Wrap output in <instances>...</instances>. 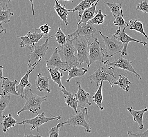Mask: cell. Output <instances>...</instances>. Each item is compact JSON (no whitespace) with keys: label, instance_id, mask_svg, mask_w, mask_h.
I'll use <instances>...</instances> for the list:
<instances>
[{"label":"cell","instance_id":"obj_1","mask_svg":"<svg viewBox=\"0 0 148 137\" xmlns=\"http://www.w3.org/2000/svg\"><path fill=\"white\" fill-rule=\"evenodd\" d=\"M76 51L71 38H67L65 43L58 48L60 57L63 62L69 66V69L73 66L78 67L81 66L76 57Z\"/></svg>","mask_w":148,"mask_h":137},{"label":"cell","instance_id":"obj_10","mask_svg":"<svg viewBox=\"0 0 148 137\" xmlns=\"http://www.w3.org/2000/svg\"><path fill=\"white\" fill-rule=\"evenodd\" d=\"M103 64L105 66H110L112 69L114 70L115 68H121L125 70L128 71L131 73L135 74L136 77H138L140 80L141 79V77L139 74H138L132 65V62L130 60L123 58L122 56L120 57L117 60H114V61H110L109 60H106L104 61Z\"/></svg>","mask_w":148,"mask_h":137},{"label":"cell","instance_id":"obj_44","mask_svg":"<svg viewBox=\"0 0 148 137\" xmlns=\"http://www.w3.org/2000/svg\"><path fill=\"white\" fill-rule=\"evenodd\" d=\"M24 136L25 137H33V136H35V137H42V136H40V135H38V134H36V135H28V134H25L24 135Z\"/></svg>","mask_w":148,"mask_h":137},{"label":"cell","instance_id":"obj_24","mask_svg":"<svg viewBox=\"0 0 148 137\" xmlns=\"http://www.w3.org/2000/svg\"><path fill=\"white\" fill-rule=\"evenodd\" d=\"M88 71L87 68H79L77 66H73L69 70L68 77L66 81L69 82L70 80L73 78L76 77H82L85 75L86 73Z\"/></svg>","mask_w":148,"mask_h":137},{"label":"cell","instance_id":"obj_17","mask_svg":"<svg viewBox=\"0 0 148 137\" xmlns=\"http://www.w3.org/2000/svg\"><path fill=\"white\" fill-rule=\"evenodd\" d=\"M42 60V59H40L36 64H35L34 66L32 67L31 69H29L26 72V74L22 77L20 81V83L18 86H16V90L17 91V93L20 95V97L22 98H24V91L23 90L26 89V87H31V84L29 82V75L31 74L32 72L34 69L35 68L38 64V63Z\"/></svg>","mask_w":148,"mask_h":137},{"label":"cell","instance_id":"obj_4","mask_svg":"<svg viewBox=\"0 0 148 137\" xmlns=\"http://www.w3.org/2000/svg\"><path fill=\"white\" fill-rule=\"evenodd\" d=\"M99 33L103 37L105 45V48L103 49L105 57H112L115 54L121 53L123 48V43L117 39L114 34L112 35V37H109L103 34L101 31Z\"/></svg>","mask_w":148,"mask_h":137},{"label":"cell","instance_id":"obj_33","mask_svg":"<svg viewBox=\"0 0 148 137\" xmlns=\"http://www.w3.org/2000/svg\"><path fill=\"white\" fill-rule=\"evenodd\" d=\"M107 17V15H103L102 13V10H98L97 14L94 16V17L89 20L88 22L94 24H97V25H100V24H103L105 22V18Z\"/></svg>","mask_w":148,"mask_h":137},{"label":"cell","instance_id":"obj_31","mask_svg":"<svg viewBox=\"0 0 148 137\" xmlns=\"http://www.w3.org/2000/svg\"><path fill=\"white\" fill-rule=\"evenodd\" d=\"M14 15L11 10L8 9H0V23H9L10 22V17Z\"/></svg>","mask_w":148,"mask_h":137},{"label":"cell","instance_id":"obj_30","mask_svg":"<svg viewBox=\"0 0 148 137\" xmlns=\"http://www.w3.org/2000/svg\"><path fill=\"white\" fill-rule=\"evenodd\" d=\"M104 3L108 6L112 15L114 18H116L118 16L123 17V9H122L121 4L116 3H108V2H104Z\"/></svg>","mask_w":148,"mask_h":137},{"label":"cell","instance_id":"obj_38","mask_svg":"<svg viewBox=\"0 0 148 137\" xmlns=\"http://www.w3.org/2000/svg\"><path fill=\"white\" fill-rule=\"evenodd\" d=\"M38 30L42 33H43L44 35H45L46 36H49V35H48V34H49V32L51 30V28L48 24H43L42 26H40V28H38Z\"/></svg>","mask_w":148,"mask_h":137},{"label":"cell","instance_id":"obj_23","mask_svg":"<svg viewBox=\"0 0 148 137\" xmlns=\"http://www.w3.org/2000/svg\"><path fill=\"white\" fill-rule=\"evenodd\" d=\"M46 68L50 73L51 80H53L55 83H56L60 88L66 89L62 84L61 80L64 75L60 71L59 68L56 67H49Z\"/></svg>","mask_w":148,"mask_h":137},{"label":"cell","instance_id":"obj_32","mask_svg":"<svg viewBox=\"0 0 148 137\" xmlns=\"http://www.w3.org/2000/svg\"><path fill=\"white\" fill-rule=\"evenodd\" d=\"M10 95L0 93V118L3 116V113L10 101Z\"/></svg>","mask_w":148,"mask_h":137},{"label":"cell","instance_id":"obj_35","mask_svg":"<svg viewBox=\"0 0 148 137\" xmlns=\"http://www.w3.org/2000/svg\"><path fill=\"white\" fill-rule=\"evenodd\" d=\"M54 36L56 37L57 43L60 46H63V44H64L67 39V36L62 31V29L60 27L58 28L57 32L55 34Z\"/></svg>","mask_w":148,"mask_h":137},{"label":"cell","instance_id":"obj_42","mask_svg":"<svg viewBox=\"0 0 148 137\" xmlns=\"http://www.w3.org/2000/svg\"><path fill=\"white\" fill-rule=\"evenodd\" d=\"M31 4V7H32V13H33V15H34L35 12L34 9V5H33V0H29Z\"/></svg>","mask_w":148,"mask_h":137},{"label":"cell","instance_id":"obj_9","mask_svg":"<svg viewBox=\"0 0 148 137\" xmlns=\"http://www.w3.org/2000/svg\"><path fill=\"white\" fill-rule=\"evenodd\" d=\"M37 114V116L35 117L29 119H24L21 121V122H18V125H24L25 124H28L29 125H31V130H33L35 129L37 130V131L38 132V129L40 126H42L46 123L48 122L49 121H53L54 120H60L61 119V116H53V117H47L45 116V112H43L41 114H38V113H36Z\"/></svg>","mask_w":148,"mask_h":137},{"label":"cell","instance_id":"obj_5","mask_svg":"<svg viewBox=\"0 0 148 137\" xmlns=\"http://www.w3.org/2000/svg\"><path fill=\"white\" fill-rule=\"evenodd\" d=\"M49 36H46L45 35L40 31L38 29L35 28L34 32L32 33L31 31H29L25 36H17V37L20 38L21 40L20 44V47L21 48L27 47L30 51H32L34 48L35 43H37L42 39L49 38Z\"/></svg>","mask_w":148,"mask_h":137},{"label":"cell","instance_id":"obj_14","mask_svg":"<svg viewBox=\"0 0 148 137\" xmlns=\"http://www.w3.org/2000/svg\"><path fill=\"white\" fill-rule=\"evenodd\" d=\"M56 67L61 70L62 71L66 72L69 70V66L63 62L60 57L58 52V47L55 49L53 54L49 60L46 61V68Z\"/></svg>","mask_w":148,"mask_h":137},{"label":"cell","instance_id":"obj_37","mask_svg":"<svg viewBox=\"0 0 148 137\" xmlns=\"http://www.w3.org/2000/svg\"><path fill=\"white\" fill-rule=\"evenodd\" d=\"M137 10L143 11L145 13H148V3L147 0L140 2L137 5Z\"/></svg>","mask_w":148,"mask_h":137},{"label":"cell","instance_id":"obj_39","mask_svg":"<svg viewBox=\"0 0 148 137\" xmlns=\"http://www.w3.org/2000/svg\"><path fill=\"white\" fill-rule=\"evenodd\" d=\"M128 134L129 136L130 137H148V129L143 132L142 133H139L137 132L135 133L131 131H129L128 132Z\"/></svg>","mask_w":148,"mask_h":137},{"label":"cell","instance_id":"obj_29","mask_svg":"<svg viewBox=\"0 0 148 137\" xmlns=\"http://www.w3.org/2000/svg\"><path fill=\"white\" fill-rule=\"evenodd\" d=\"M129 29L131 30H134L136 31L139 32L143 35L147 39H148V35L145 34V32L143 29V23L137 20H131L129 21Z\"/></svg>","mask_w":148,"mask_h":137},{"label":"cell","instance_id":"obj_13","mask_svg":"<svg viewBox=\"0 0 148 137\" xmlns=\"http://www.w3.org/2000/svg\"><path fill=\"white\" fill-rule=\"evenodd\" d=\"M115 37H117V39L119 40L121 43H123V50L121 52V55L122 56L128 55V53H127V49H128V46L129 42L134 41V42H137L138 43H141L143 44V46H146L147 42H143L141 41L136 40L135 39H134L131 37H130L129 35L127 34L125 32V30H121L119 29L117 30L116 33H114Z\"/></svg>","mask_w":148,"mask_h":137},{"label":"cell","instance_id":"obj_43","mask_svg":"<svg viewBox=\"0 0 148 137\" xmlns=\"http://www.w3.org/2000/svg\"><path fill=\"white\" fill-rule=\"evenodd\" d=\"M4 31L5 33H6V30L5 29H3V26L2 25V23H0V31Z\"/></svg>","mask_w":148,"mask_h":137},{"label":"cell","instance_id":"obj_45","mask_svg":"<svg viewBox=\"0 0 148 137\" xmlns=\"http://www.w3.org/2000/svg\"><path fill=\"white\" fill-rule=\"evenodd\" d=\"M57 1H60V0H57ZM63 1H71L72 3L73 2V0H63Z\"/></svg>","mask_w":148,"mask_h":137},{"label":"cell","instance_id":"obj_19","mask_svg":"<svg viewBox=\"0 0 148 137\" xmlns=\"http://www.w3.org/2000/svg\"><path fill=\"white\" fill-rule=\"evenodd\" d=\"M61 91L63 92L64 97L65 98L66 104H67L69 107L73 109L76 113H77L78 101L77 100L75 94H73L71 92L68 91L66 89L61 88Z\"/></svg>","mask_w":148,"mask_h":137},{"label":"cell","instance_id":"obj_8","mask_svg":"<svg viewBox=\"0 0 148 137\" xmlns=\"http://www.w3.org/2000/svg\"><path fill=\"white\" fill-rule=\"evenodd\" d=\"M53 37V36L51 35L49 38L46 39L45 42L40 46H36L35 44L34 48L31 51L30 57L27 64L29 68H32L40 59H43L45 56L46 53L49 49V40Z\"/></svg>","mask_w":148,"mask_h":137},{"label":"cell","instance_id":"obj_2","mask_svg":"<svg viewBox=\"0 0 148 137\" xmlns=\"http://www.w3.org/2000/svg\"><path fill=\"white\" fill-rule=\"evenodd\" d=\"M24 98L25 99V104L20 111L17 112V116L25 111H29L33 113H36L41 109L42 103L46 101L47 96L40 97L37 94H34L31 89H24Z\"/></svg>","mask_w":148,"mask_h":137},{"label":"cell","instance_id":"obj_3","mask_svg":"<svg viewBox=\"0 0 148 137\" xmlns=\"http://www.w3.org/2000/svg\"><path fill=\"white\" fill-rule=\"evenodd\" d=\"M73 43L77 51L76 57L80 64L86 63L89 64V39L85 36L78 35L73 39Z\"/></svg>","mask_w":148,"mask_h":137},{"label":"cell","instance_id":"obj_41","mask_svg":"<svg viewBox=\"0 0 148 137\" xmlns=\"http://www.w3.org/2000/svg\"><path fill=\"white\" fill-rule=\"evenodd\" d=\"M4 67L2 66H0V81L3 79V69Z\"/></svg>","mask_w":148,"mask_h":137},{"label":"cell","instance_id":"obj_16","mask_svg":"<svg viewBox=\"0 0 148 137\" xmlns=\"http://www.w3.org/2000/svg\"><path fill=\"white\" fill-rule=\"evenodd\" d=\"M18 83L17 80L11 81L8 77H3L2 79V84L1 86V90L4 95L8 94H13L20 96L16 90V85Z\"/></svg>","mask_w":148,"mask_h":137},{"label":"cell","instance_id":"obj_15","mask_svg":"<svg viewBox=\"0 0 148 137\" xmlns=\"http://www.w3.org/2000/svg\"><path fill=\"white\" fill-rule=\"evenodd\" d=\"M75 85L78 86V91L77 93L75 94V95L77 100L78 101V108L81 109L84 108H85L87 104L89 106H91L92 103L90 102V101H89V92L86 91L84 89L82 88L80 82H77Z\"/></svg>","mask_w":148,"mask_h":137},{"label":"cell","instance_id":"obj_36","mask_svg":"<svg viewBox=\"0 0 148 137\" xmlns=\"http://www.w3.org/2000/svg\"><path fill=\"white\" fill-rule=\"evenodd\" d=\"M63 126V122H60L55 127L51 128L49 131V137H58L60 134V130L62 126Z\"/></svg>","mask_w":148,"mask_h":137},{"label":"cell","instance_id":"obj_25","mask_svg":"<svg viewBox=\"0 0 148 137\" xmlns=\"http://www.w3.org/2000/svg\"><path fill=\"white\" fill-rule=\"evenodd\" d=\"M2 117L3 121L1 125L2 126V130L4 132L9 131L10 129L18 125V122L12 117L11 114H9L8 116H5L3 114Z\"/></svg>","mask_w":148,"mask_h":137},{"label":"cell","instance_id":"obj_27","mask_svg":"<svg viewBox=\"0 0 148 137\" xmlns=\"http://www.w3.org/2000/svg\"><path fill=\"white\" fill-rule=\"evenodd\" d=\"M97 1V0H83L74 9H71V12H78L79 17H80L84 10L90 8Z\"/></svg>","mask_w":148,"mask_h":137},{"label":"cell","instance_id":"obj_40","mask_svg":"<svg viewBox=\"0 0 148 137\" xmlns=\"http://www.w3.org/2000/svg\"><path fill=\"white\" fill-rule=\"evenodd\" d=\"M11 0H0V9H8V4Z\"/></svg>","mask_w":148,"mask_h":137},{"label":"cell","instance_id":"obj_20","mask_svg":"<svg viewBox=\"0 0 148 137\" xmlns=\"http://www.w3.org/2000/svg\"><path fill=\"white\" fill-rule=\"evenodd\" d=\"M49 77H44L42 73H39L35 80L36 86L40 91H45L51 93V90L49 88Z\"/></svg>","mask_w":148,"mask_h":137},{"label":"cell","instance_id":"obj_7","mask_svg":"<svg viewBox=\"0 0 148 137\" xmlns=\"http://www.w3.org/2000/svg\"><path fill=\"white\" fill-rule=\"evenodd\" d=\"M88 109L87 108H84L78 111L74 116H72L65 122H63V125H67L74 127L82 126L85 129L86 133H90L91 129L85 118V114L88 116L87 113Z\"/></svg>","mask_w":148,"mask_h":137},{"label":"cell","instance_id":"obj_22","mask_svg":"<svg viewBox=\"0 0 148 137\" xmlns=\"http://www.w3.org/2000/svg\"><path fill=\"white\" fill-rule=\"evenodd\" d=\"M55 4L54 6V10L56 12L57 15L59 16L60 19L63 21L65 24V26L69 25L68 22V15L69 12H71V10L66 9L65 4H64L63 6L58 3L57 0H55Z\"/></svg>","mask_w":148,"mask_h":137},{"label":"cell","instance_id":"obj_34","mask_svg":"<svg viewBox=\"0 0 148 137\" xmlns=\"http://www.w3.org/2000/svg\"><path fill=\"white\" fill-rule=\"evenodd\" d=\"M123 17L118 16L115 18V20L114 22V25L117 26L119 29L121 30H125L129 26V23L126 22Z\"/></svg>","mask_w":148,"mask_h":137},{"label":"cell","instance_id":"obj_26","mask_svg":"<svg viewBox=\"0 0 148 137\" xmlns=\"http://www.w3.org/2000/svg\"><path fill=\"white\" fill-rule=\"evenodd\" d=\"M103 82L101 81L98 86V89L94 94V96L91 97L93 101L97 105V108L99 109L100 110H103L104 108L102 106V102L103 101Z\"/></svg>","mask_w":148,"mask_h":137},{"label":"cell","instance_id":"obj_28","mask_svg":"<svg viewBox=\"0 0 148 137\" xmlns=\"http://www.w3.org/2000/svg\"><path fill=\"white\" fill-rule=\"evenodd\" d=\"M131 82L129 80L128 77H125L121 74H119V79L116 82H113L111 84V87L113 88L114 86L117 85L120 88L123 89L125 91H129V85L131 84Z\"/></svg>","mask_w":148,"mask_h":137},{"label":"cell","instance_id":"obj_21","mask_svg":"<svg viewBox=\"0 0 148 137\" xmlns=\"http://www.w3.org/2000/svg\"><path fill=\"white\" fill-rule=\"evenodd\" d=\"M99 1L97 0L96 3L93 4L90 8L85 10L80 17V20H78V21L80 22L87 23L89 20L92 19L98 11V10H96V6Z\"/></svg>","mask_w":148,"mask_h":137},{"label":"cell","instance_id":"obj_18","mask_svg":"<svg viewBox=\"0 0 148 137\" xmlns=\"http://www.w3.org/2000/svg\"><path fill=\"white\" fill-rule=\"evenodd\" d=\"M127 110L131 114L133 117V120L134 122H136L138 123V126L140 130H142L144 128V126L143 124V117L144 113L145 112L147 111L148 109L145 108L144 109L141 110H135L133 109V107L131 106L130 107H127Z\"/></svg>","mask_w":148,"mask_h":137},{"label":"cell","instance_id":"obj_6","mask_svg":"<svg viewBox=\"0 0 148 137\" xmlns=\"http://www.w3.org/2000/svg\"><path fill=\"white\" fill-rule=\"evenodd\" d=\"M109 68H105L100 66L98 68L93 74H91L88 77L91 83L94 82L96 83L97 87L99 86L101 81H107L111 85L113 83L112 81L116 79V77L114 75L113 72L109 71Z\"/></svg>","mask_w":148,"mask_h":137},{"label":"cell","instance_id":"obj_12","mask_svg":"<svg viewBox=\"0 0 148 137\" xmlns=\"http://www.w3.org/2000/svg\"><path fill=\"white\" fill-rule=\"evenodd\" d=\"M96 31V29L95 28L92 24L88 22L87 23H84L78 21L77 30L73 33L68 34L67 37L71 39V37H75L78 35H82L90 39L91 38H94V34Z\"/></svg>","mask_w":148,"mask_h":137},{"label":"cell","instance_id":"obj_46","mask_svg":"<svg viewBox=\"0 0 148 137\" xmlns=\"http://www.w3.org/2000/svg\"><path fill=\"white\" fill-rule=\"evenodd\" d=\"M2 32H4V33H5V32L4 31H0V33H2Z\"/></svg>","mask_w":148,"mask_h":137},{"label":"cell","instance_id":"obj_11","mask_svg":"<svg viewBox=\"0 0 148 137\" xmlns=\"http://www.w3.org/2000/svg\"><path fill=\"white\" fill-rule=\"evenodd\" d=\"M105 57L103 49L100 46V43L97 38H95L92 43L89 45V64L88 68H89L91 64L96 61H99L101 62H103V59Z\"/></svg>","mask_w":148,"mask_h":137}]
</instances>
